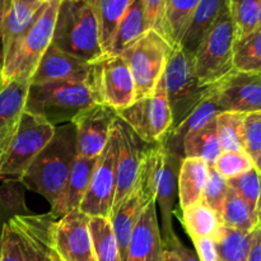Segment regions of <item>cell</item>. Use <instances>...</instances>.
<instances>
[{
  "instance_id": "d4e9b609",
  "label": "cell",
  "mask_w": 261,
  "mask_h": 261,
  "mask_svg": "<svg viewBox=\"0 0 261 261\" xmlns=\"http://www.w3.org/2000/svg\"><path fill=\"white\" fill-rule=\"evenodd\" d=\"M45 2L22 3L17 0H9L4 15L3 24V48L4 58L20 40L25 31L30 28L37 17L41 7ZM4 64V63H3Z\"/></svg>"
},
{
  "instance_id": "f35d334b",
  "label": "cell",
  "mask_w": 261,
  "mask_h": 261,
  "mask_svg": "<svg viewBox=\"0 0 261 261\" xmlns=\"http://www.w3.org/2000/svg\"><path fill=\"white\" fill-rule=\"evenodd\" d=\"M214 167L226 180H229L251 170L254 167V161L245 150L222 152Z\"/></svg>"
},
{
  "instance_id": "1f68e13d",
  "label": "cell",
  "mask_w": 261,
  "mask_h": 261,
  "mask_svg": "<svg viewBox=\"0 0 261 261\" xmlns=\"http://www.w3.org/2000/svg\"><path fill=\"white\" fill-rule=\"evenodd\" d=\"M233 68L239 71L261 73V27L234 41Z\"/></svg>"
},
{
  "instance_id": "8992f818",
  "label": "cell",
  "mask_w": 261,
  "mask_h": 261,
  "mask_svg": "<svg viewBox=\"0 0 261 261\" xmlns=\"http://www.w3.org/2000/svg\"><path fill=\"white\" fill-rule=\"evenodd\" d=\"M59 5L60 0H46L30 28L5 55L2 70L5 82L15 76L31 79L41 58L53 43Z\"/></svg>"
},
{
  "instance_id": "277c9868",
  "label": "cell",
  "mask_w": 261,
  "mask_h": 261,
  "mask_svg": "<svg viewBox=\"0 0 261 261\" xmlns=\"http://www.w3.org/2000/svg\"><path fill=\"white\" fill-rule=\"evenodd\" d=\"M58 221L50 213H32L10 219L0 237V261H45L53 251Z\"/></svg>"
},
{
  "instance_id": "f6af8a7d",
  "label": "cell",
  "mask_w": 261,
  "mask_h": 261,
  "mask_svg": "<svg viewBox=\"0 0 261 261\" xmlns=\"http://www.w3.org/2000/svg\"><path fill=\"white\" fill-rule=\"evenodd\" d=\"M247 261H261V226L257 224L252 229L251 247H250Z\"/></svg>"
},
{
  "instance_id": "3957f363",
  "label": "cell",
  "mask_w": 261,
  "mask_h": 261,
  "mask_svg": "<svg viewBox=\"0 0 261 261\" xmlns=\"http://www.w3.org/2000/svg\"><path fill=\"white\" fill-rule=\"evenodd\" d=\"M94 103L97 102L91 82H50L31 84L24 111L59 126L71 122L79 112Z\"/></svg>"
},
{
  "instance_id": "816d5d0a",
  "label": "cell",
  "mask_w": 261,
  "mask_h": 261,
  "mask_svg": "<svg viewBox=\"0 0 261 261\" xmlns=\"http://www.w3.org/2000/svg\"><path fill=\"white\" fill-rule=\"evenodd\" d=\"M257 219H259V224L261 226V198L259 201V205H257Z\"/></svg>"
},
{
  "instance_id": "ffe728a7",
  "label": "cell",
  "mask_w": 261,
  "mask_h": 261,
  "mask_svg": "<svg viewBox=\"0 0 261 261\" xmlns=\"http://www.w3.org/2000/svg\"><path fill=\"white\" fill-rule=\"evenodd\" d=\"M30 86L28 76H15L7 82L0 92V158L19 126Z\"/></svg>"
},
{
  "instance_id": "4fadbf2b",
  "label": "cell",
  "mask_w": 261,
  "mask_h": 261,
  "mask_svg": "<svg viewBox=\"0 0 261 261\" xmlns=\"http://www.w3.org/2000/svg\"><path fill=\"white\" fill-rule=\"evenodd\" d=\"M116 125L119 129V154L116 161V186L111 216L116 213L117 209L132 194L137 184L140 166L149 148V144H145L119 117L116 120Z\"/></svg>"
},
{
  "instance_id": "6f0895ef",
  "label": "cell",
  "mask_w": 261,
  "mask_h": 261,
  "mask_svg": "<svg viewBox=\"0 0 261 261\" xmlns=\"http://www.w3.org/2000/svg\"><path fill=\"white\" fill-rule=\"evenodd\" d=\"M37 2H41V3H42V2H46V0H37Z\"/></svg>"
},
{
  "instance_id": "7dc6e473",
  "label": "cell",
  "mask_w": 261,
  "mask_h": 261,
  "mask_svg": "<svg viewBox=\"0 0 261 261\" xmlns=\"http://www.w3.org/2000/svg\"><path fill=\"white\" fill-rule=\"evenodd\" d=\"M163 261H180L177 257V255L172 251V250L165 249V252H163Z\"/></svg>"
},
{
  "instance_id": "d590c367",
  "label": "cell",
  "mask_w": 261,
  "mask_h": 261,
  "mask_svg": "<svg viewBox=\"0 0 261 261\" xmlns=\"http://www.w3.org/2000/svg\"><path fill=\"white\" fill-rule=\"evenodd\" d=\"M244 112L223 111L216 117L217 133L223 152H241L244 150L242 127Z\"/></svg>"
},
{
  "instance_id": "e575fe53",
  "label": "cell",
  "mask_w": 261,
  "mask_h": 261,
  "mask_svg": "<svg viewBox=\"0 0 261 261\" xmlns=\"http://www.w3.org/2000/svg\"><path fill=\"white\" fill-rule=\"evenodd\" d=\"M132 3L133 0H97L101 45L105 54L109 53L110 43L114 37L117 24Z\"/></svg>"
},
{
  "instance_id": "603a6c76",
  "label": "cell",
  "mask_w": 261,
  "mask_h": 261,
  "mask_svg": "<svg viewBox=\"0 0 261 261\" xmlns=\"http://www.w3.org/2000/svg\"><path fill=\"white\" fill-rule=\"evenodd\" d=\"M223 2L224 0H200L177 45L186 55L194 58L206 33L216 22Z\"/></svg>"
},
{
  "instance_id": "83f0119b",
  "label": "cell",
  "mask_w": 261,
  "mask_h": 261,
  "mask_svg": "<svg viewBox=\"0 0 261 261\" xmlns=\"http://www.w3.org/2000/svg\"><path fill=\"white\" fill-rule=\"evenodd\" d=\"M222 152L216 119L184 140V158H199L209 167L216 165Z\"/></svg>"
},
{
  "instance_id": "7a4b0ae2",
  "label": "cell",
  "mask_w": 261,
  "mask_h": 261,
  "mask_svg": "<svg viewBox=\"0 0 261 261\" xmlns=\"http://www.w3.org/2000/svg\"><path fill=\"white\" fill-rule=\"evenodd\" d=\"M53 45L89 64L106 55L101 45L97 0H60Z\"/></svg>"
},
{
  "instance_id": "f5cc1de1",
  "label": "cell",
  "mask_w": 261,
  "mask_h": 261,
  "mask_svg": "<svg viewBox=\"0 0 261 261\" xmlns=\"http://www.w3.org/2000/svg\"><path fill=\"white\" fill-rule=\"evenodd\" d=\"M17 2H22V3H36L37 0H17Z\"/></svg>"
},
{
  "instance_id": "5b68a950",
  "label": "cell",
  "mask_w": 261,
  "mask_h": 261,
  "mask_svg": "<svg viewBox=\"0 0 261 261\" xmlns=\"http://www.w3.org/2000/svg\"><path fill=\"white\" fill-rule=\"evenodd\" d=\"M234 41L236 25L229 10L228 0H224L216 22L193 58L196 76L203 86H212L234 70Z\"/></svg>"
},
{
  "instance_id": "11a10c76",
  "label": "cell",
  "mask_w": 261,
  "mask_h": 261,
  "mask_svg": "<svg viewBox=\"0 0 261 261\" xmlns=\"http://www.w3.org/2000/svg\"><path fill=\"white\" fill-rule=\"evenodd\" d=\"M50 255H51V254H50ZM45 261H51V259H50V256H48V257H47V259H46Z\"/></svg>"
},
{
  "instance_id": "ab89813d",
  "label": "cell",
  "mask_w": 261,
  "mask_h": 261,
  "mask_svg": "<svg viewBox=\"0 0 261 261\" xmlns=\"http://www.w3.org/2000/svg\"><path fill=\"white\" fill-rule=\"evenodd\" d=\"M227 191H228V184L226 178L216 170L214 166L209 167L208 180H206L201 201L221 216Z\"/></svg>"
},
{
  "instance_id": "9f6ffc18",
  "label": "cell",
  "mask_w": 261,
  "mask_h": 261,
  "mask_svg": "<svg viewBox=\"0 0 261 261\" xmlns=\"http://www.w3.org/2000/svg\"><path fill=\"white\" fill-rule=\"evenodd\" d=\"M0 251H2V240H0Z\"/></svg>"
},
{
  "instance_id": "9a60e30c",
  "label": "cell",
  "mask_w": 261,
  "mask_h": 261,
  "mask_svg": "<svg viewBox=\"0 0 261 261\" xmlns=\"http://www.w3.org/2000/svg\"><path fill=\"white\" fill-rule=\"evenodd\" d=\"M116 119V110L99 103L79 112L71 121L76 130L78 155L98 158L109 142Z\"/></svg>"
},
{
  "instance_id": "e0dca14e",
  "label": "cell",
  "mask_w": 261,
  "mask_h": 261,
  "mask_svg": "<svg viewBox=\"0 0 261 261\" xmlns=\"http://www.w3.org/2000/svg\"><path fill=\"white\" fill-rule=\"evenodd\" d=\"M160 145L161 155L155 173V204L161 209V237L166 249L177 237L173 232L172 214L173 205L178 198L177 178L182 158L171 153L162 143Z\"/></svg>"
},
{
  "instance_id": "ba28073f",
  "label": "cell",
  "mask_w": 261,
  "mask_h": 261,
  "mask_svg": "<svg viewBox=\"0 0 261 261\" xmlns=\"http://www.w3.org/2000/svg\"><path fill=\"white\" fill-rule=\"evenodd\" d=\"M172 48L160 32L148 30L121 54L134 79L137 101L154 91L165 73Z\"/></svg>"
},
{
  "instance_id": "7bdbcfd3",
  "label": "cell",
  "mask_w": 261,
  "mask_h": 261,
  "mask_svg": "<svg viewBox=\"0 0 261 261\" xmlns=\"http://www.w3.org/2000/svg\"><path fill=\"white\" fill-rule=\"evenodd\" d=\"M196 255L200 261H219L218 252H217L216 242L211 239L194 240Z\"/></svg>"
},
{
  "instance_id": "680465c9",
  "label": "cell",
  "mask_w": 261,
  "mask_h": 261,
  "mask_svg": "<svg viewBox=\"0 0 261 261\" xmlns=\"http://www.w3.org/2000/svg\"><path fill=\"white\" fill-rule=\"evenodd\" d=\"M166 4H167V0H166Z\"/></svg>"
},
{
  "instance_id": "4dcf8cb0",
  "label": "cell",
  "mask_w": 261,
  "mask_h": 261,
  "mask_svg": "<svg viewBox=\"0 0 261 261\" xmlns=\"http://www.w3.org/2000/svg\"><path fill=\"white\" fill-rule=\"evenodd\" d=\"M251 240L252 231L246 232L223 226L218 239L214 241L219 261H247Z\"/></svg>"
},
{
  "instance_id": "836d02e7",
  "label": "cell",
  "mask_w": 261,
  "mask_h": 261,
  "mask_svg": "<svg viewBox=\"0 0 261 261\" xmlns=\"http://www.w3.org/2000/svg\"><path fill=\"white\" fill-rule=\"evenodd\" d=\"M89 229L97 261H121L110 218L91 217Z\"/></svg>"
},
{
  "instance_id": "d6986e66",
  "label": "cell",
  "mask_w": 261,
  "mask_h": 261,
  "mask_svg": "<svg viewBox=\"0 0 261 261\" xmlns=\"http://www.w3.org/2000/svg\"><path fill=\"white\" fill-rule=\"evenodd\" d=\"M163 252L165 246L157 218V204L152 200L133 229L126 261H163Z\"/></svg>"
},
{
  "instance_id": "8fae6325",
  "label": "cell",
  "mask_w": 261,
  "mask_h": 261,
  "mask_svg": "<svg viewBox=\"0 0 261 261\" xmlns=\"http://www.w3.org/2000/svg\"><path fill=\"white\" fill-rule=\"evenodd\" d=\"M91 86L97 103L116 111L137 101L134 79L121 55L106 54L92 64Z\"/></svg>"
},
{
  "instance_id": "60d3db41",
  "label": "cell",
  "mask_w": 261,
  "mask_h": 261,
  "mask_svg": "<svg viewBox=\"0 0 261 261\" xmlns=\"http://www.w3.org/2000/svg\"><path fill=\"white\" fill-rule=\"evenodd\" d=\"M242 140L244 150L254 161L261 150V111L249 112L245 115Z\"/></svg>"
},
{
  "instance_id": "cb8c5ba5",
  "label": "cell",
  "mask_w": 261,
  "mask_h": 261,
  "mask_svg": "<svg viewBox=\"0 0 261 261\" xmlns=\"http://www.w3.org/2000/svg\"><path fill=\"white\" fill-rule=\"evenodd\" d=\"M209 166L199 158H182L177 178V196L180 209L189 208L201 201Z\"/></svg>"
},
{
  "instance_id": "30bf717a",
  "label": "cell",
  "mask_w": 261,
  "mask_h": 261,
  "mask_svg": "<svg viewBox=\"0 0 261 261\" xmlns=\"http://www.w3.org/2000/svg\"><path fill=\"white\" fill-rule=\"evenodd\" d=\"M116 112L117 117L145 144L162 143L172 130V114L163 75L149 96L143 97L126 109Z\"/></svg>"
},
{
  "instance_id": "bcb514c9",
  "label": "cell",
  "mask_w": 261,
  "mask_h": 261,
  "mask_svg": "<svg viewBox=\"0 0 261 261\" xmlns=\"http://www.w3.org/2000/svg\"><path fill=\"white\" fill-rule=\"evenodd\" d=\"M9 0H0V69L3 70L4 63V48H3V24H4V15Z\"/></svg>"
},
{
  "instance_id": "484cf974",
  "label": "cell",
  "mask_w": 261,
  "mask_h": 261,
  "mask_svg": "<svg viewBox=\"0 0 261 261\" xmlns=\"http://www.w3.org/2000/svg\"><path fill=\"white\" fill-rule=\"evenodd\" d=\"M147 31L143 0H133L126 13L117 24L107 54L109 55H121L130 45H133L138 38L142 37Z\"/></svg>"
},
{
  "instance_id": "8d00e7d4",
  "label": "cell",
  "mask_w": 261,
  "mask_h": 261,
  "mask_svg": "<svg viewBox=\"0 0 261 261\" xmlns=\"http://www.w3.org/2000/svg\"><path fill=\"white\" fill-rule=\"evenodd\" d=\"M228 7L236 25V40L259 27L260 0H228Z\"/></svg>"
},
{
  "instance_id": "52a82bcc",
  "label": "cell",
  "mask_w": 261,
  "mask_h": 261,
  "mask_svg": "<svg viewBox=\"0 0 261 261\" xmlns=\"http://www.w3.org/2000/svg\"><path fill=\"white\" fill-rule=\"evenodd\" d=\"M163 79L172 114V129H175L211 93L213 84L203 86L200 83L194 69L193 58L186 55L178 46L172 48Z\"/></svg>"
},
{
  "instance_id": "ee69618b",
  "label": "cell",
  "mask_w": 261,
  "mask_h": 261,
  "mask_svg": "<svg viewBox=\"0 0 261 261\" xmlns=\"http://www.w3.org/2000/svg\"><path fill=\"white\" fill-rule=\"evenodd\" d=\"M166 249L172 250V251L177 255L180 261H200L199 260L198 255H196V252L191 251L189 247H186L185 245L178 240V237H175V240H173Z\"/></svg>"
},
{
  "instance_id": "ac0fdd59",
  "label": "cell",
  "mask_w": 261,
  "mask_h": 261,
  "mask_svg": "<svg viewBox=\"0 0 261 261\" xmlns=\"http://www.w3.org/2000/svg\"><path fill=\"white\" fill-rule=\"evenodd\" d=\"M92 64L59 50L51 43L31 75V84L50 82H91Z\"/></svg>"
},
{
  "instance_id": "7402d4cb",
  "label": "cell",
  "mask_w": 261,
  "mask_h": 261,
  "mask_svg": "<svg viewBox=\"0 0 261 261\" xmlns=\"http://www.w3.org/2000/svg\"><path fill=\"white\" fill-rule=\"evenodd\" d=\"M97 158H88L83 155H76L66 182L65 190L50 214L55 219H60L65 214L79 209L82 200L89 186L92 173L96 166Z\"/></svg>"
},
{
  "instance_id": "f1b7e54d",
  "label": "cell",
  "mask_w": 261,
  "mask_h": 261,
  "mask_svg": "<svg viewBox=\"0 0 261 261\" xmlns=\"http://www.w3.org/2000/svg\"><path fill=\"white\" fill-rule=\"evenodd\" d=\"M200 0H167L162 36L172 47L178 45Z\"/></svg>"
},
{
  "instance_id": "d6a6232c",
  "label": "cell",
  "mask_w": 261,
  "mask_h": 261,
  "mask_svg": "<svg viewBox=\"0 0 261 261\" xmlns=\"http://www.w3.org/2000/svg\"><path fill=\"white\" fill-rule=\"evenodd\" d=\"M24 189L19 180H3L0 185V237L3 228L10 219L32 214L25 205Z\"/></svg>"
},
{
  "instance_id": "5bb4252c",
  "label": "cell",
  "mask_w": 261,
  "mask_h": 261,
  "mask_svg": "<svg viewBox=\"0 0 261 261\" xmlns=\"http://www.w3.org/2000/svg\"><path fill=\"white\" fill-rule=\"evenodd\" d=\"M89 219L75 209L56 222L53 250L63 261H97Z\"/></svg>"
},
{
  "instance_id": "b9f144b4",
  "label": "cell",
  "mask_w": 261,
  "mask_h": 261,
  "mask_svg": "<svg viewBox=\"0 0 261 261\" xmlns=\"http://www.w3.org/2000/svg\"><path fill=\"white\" fill-rule=\"evenodd\" d=\"M147 30H154L162 35L166 0H143Z\"/></svg>"
},
{
  "instance_id": "f546056e",
  "label": "cell",
  "mask_w": 261,
  "mask_h": 261,
  "mask_svg": "<svg viewBox=\"0 0 261 261\" xmlns=\"http://www.w3.org/2000/svg\"><path fill=\"white\" fill-rule=\"evenodd\" d=\"M221 218L223 226L246 232H251L259 224L257 214L229 186L222 208Z\"/></svg>"
},
{
  "instance_id": "9c48e42d",
  "label": "cell",
  "mask_w": 261,
  "mask_h": 261,
  "mask_svg": "<svg viewBox=\"0 0 261 261\" xmlns=\"http://www.w3.org/2000/svg\"><path fill=\"white\" fill-rule=\"evenodd\" d=\"M55 134V126L45 119L24 111L19 126L0 158V178L19 180L38 153L48 144Z\"/></svg>"
},
{
  "instance_id": "c3c4849f",
  "label": "cell",
  "mask_w": 261,
  "mask_h": 261,
  "mask_svg": "<svg viewBox=\"0 0 261 261\" xmlns=\"http://www.w3.org/2000/svg\"><path fill=\"white\" fill-rule=\"evenodd\" d=\"M254 166L259 172H261V150L259 152V154L254 158Z\"/></svg>"
},
{
  "instance_id": "4316f807",
  "label": "cell",
  "mask_w": 261,
  "mask_h": 261,
  "mask_svg": "<svg viewBox=\"0 0 261 261\" xmlns=\"http://www.w3.org/2000/svg\"><path fill=\"white\" fill-rule=\"evenodd\" d=\"M181 212L182 217H180V219L191 241L199 239H211L216 241L218 239L223 222L221 216L205 203L199 201Z\"/></svg>"
},
{
  "instance_id": "2e32d148",
  "label": "cell",
  "mask_w": 261,
  "mask_h": 261,
  "mask_svg": "<svg viewBox=\"0 0 261 261\" xmlns=\"http://www.w3.org/2000/svg\"><path fill=\"white\" fill-rule=\"evenodd\" d=\"M214 92L223 111H261V73L231 71L214 83Z\"/></svg>"
},
{
  "instance_id": "44dd1931",
  "label": "cell",
  "mask_w": 261,
  "mask_h": 261,
  "mask_svg": "<svg viewBox=\"0 0 261 261\" xmlns=\"http://www.w3.org/2000/svg\"><path fill=\"white\" fill-rule=\"evenodd\" d=\"M221 112H223V110L217 102L213 84V89L211 91V93L195 107V110L180 125L171 130L170 134L162 142V144L171 153L178 155L180 158H184V140L189 135L205 126L209 121L216 119Z\"/></svg>"
},
{
  "instance_id": "f907efd6",
  "label": "cell",
  "mask_w": 261,
  "mask_h": 261,
  "mask_svg": "<svg viewBox=\"0 0 261 261\" xmlns=\"http://www.w3.org/2000/svg\"><path fill=\"white\" fill-rule=\"evenodd\" d=\"M50 259H51V261H63V260H61V259H60V257H59V256H58V255H56V254H55V251H54V250H53V251H51V255H50Z\"/></svg>"
},
{
  "instance_id": "db71d44e",
  "label": "cell",
  "mask_w": 261,
  "mask_h": 261,
  "mask_svg": "<svg viewBox=\"0 0 261 261\" xmlns=\"http://www.w3.org/2000/svg\"><path fill=\"white\" fill-rule=\"evenodd\" d=\"M259 27H261V0H260V13H259Z\"/></svg>"
},
{
  "instance_id": "7c38bea8",
  "label": "cell",
  "mask_w": 261,
  "mask_h": 261,
  "mask_svg": "<svg viewBox=\"0 0 261 261\" xmlns=\"http://www.w3.org/2000/svg\"><path fill=\"white\" fill-rule=\"evenodd\" d=\"M117 120V119H116ZM119 154V129L116 121L103 152L97 158L89 186L79 211L88 217L110 218L116 186V161Z\"/></svg>"
},
{
  "instance_id": "74e56055",
  "label": "cell",
  "mask_w": 261,
  "mask_h": 261,
  "mask_svg": "<svg viewBox=\"0 0 261 261\" xmlns=\"http://www.w3.org/2000/svg\"><path fill=\"white\" fill-rule=\"evenodd\" d=\"M227 184L257 214V205L261 198V172L255 168V166L247 172L227 180Z\"/></svg>"
},
{
  "instance_id": "6da1fadb",
  "label": "cell",
  "mask_w": 261,
  "mask_h": 261,
  "mask_svg": "<svg viewBox=\"0 0 261 261\" xmlns=\"http://www.w3.org/2000/svg\"><path fill=\"white\" fill-rule=\"evenodd\" d=\"M76 152V130L73 122L55 126V134L19 177L25 189L42 195L51 208L65 190Z\"/></svg>"
},
{
  "instance_id": "681fc988",
  "label": "cell",
  "mask_w": 261,
  "mask_h": 261,
  "mask_svg": "<svg viewBox=\"0 0 261 261\" xmlns=\"http://www.w3.org/2000/svg\"><path fill=\"white\" fill-rule=\"evenodd\" d=\"M5 84H7V82L4 81V78H3V73H2V69H0V92H2V89L4 88Z\"/></svg>"
}]
</instances>
